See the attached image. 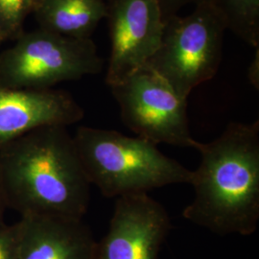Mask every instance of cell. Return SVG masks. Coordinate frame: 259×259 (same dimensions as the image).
Returning a JSON list of instances; mask_svg holds the SVG:
<instances>
[{"instance_id": "1", "label": "cell", "mask_w": 259, "mask_h": 259, "mask_svg": "<svg viewBox=\"0 0 259 259\" xmlns=\"http://www.w3.org/2000/svg\"><path fill=\"white\" fill-rule=\"evenodd\" d=\"M8 208L21 215L83 219L91 201L74 139L67 127L34 130L0 148Z\"/></svg>"}, {"instance_id": "2", "label": "cell", "mask_w": 259, "mask_h": 259, "mask_svg": "<svg viewBox=\"0 0 259 259\" xmlns=\"http://www.w3.org/2000/svg\"><path fill=\"white\" fill-rule=\"evenodd\" d=\"M195 196L184 218L210 232L249 236L259 222V121L231 122L208 143L198 142Z\"/></svg>"}, {"instance_id": "3", "label": "cell", "mask_w": 259, "mask_h": 259, "mask_svg": "<svg viewBox=\"0 0 259 259\" xmlns=\"http://www.w3.org/2000/svg\"><path fill=\"white\" fill-rule=\"evenodd\" d=\"M73 139L91 185L107 198L191 183V170L148 140L87 126L79 127Z\"/></svg>"}, {"instance_id": "4", "label": "cell", "mask_w": 259, "mask_h": 259, "mask_svg": "<svg viewBox=\"0 0 259 259\" xmlns=\"http://www.w3.org/2000/svg\"><path fill=\"white\" fill-rule=\"evenodd\" d=\"M226 31L224 19L209 2L197 4L189 15L167 19L160 46L146 65L187 99L218 72Z\"/></svg>"}, {"instance_id": "5", "label": "cell", "mask_w": 259, "mask_h": 259, "mask_svg": "<svg viewBox=\"0 0 259 259\" xmlns=\"http://www.w3.org/2000/svg\"><path fill=\"white\" fill-rule=\"evenodd\" d=\"M16 38L0 54V85L49 90L103 70L104 61L92 38L65 37L40 28Z\"/></svg>"}, {"instance_id": "6", "label": "cell", "mask_w": 259, "mask_h": 259, "mask_svg": "<svg viewBox=\"0 0 259 259\" xmlns=\"http://www.w3.org/2000/svg\"><path fill=\"white\" fill-rule=\"evenodd\" d=\"M120 109L124 125L154 144L196 148L191 136L187 99L181 97L148 65L109 87Z\"/></svg>"}, {"instance_id": "7", "label": "cell", "mask_w": 259, "mask_h": 259, "mask_svg": "<svg viewBox=\"0 0 259 259\" xmlns=\"http://www.w3.org/2000/svg\"><path fill=\"white\" fill-rule=\"evenodd\" d=\"M110 87L147 64L160 46L165 22L158 0H108Z\"/></svg>"}, {"instance_id": "8", "label": "cell", "mask_w": 259, "mask_h": 259, "mask_svg": "<svg viewBox=\"0 0 259 259\" xmlns=\"http://www.w3.org/2000/svg\"><path fill=\"white\" fill-rule=\"evenodd\" d=\"M171 229L165 207L147 193L118 197L96 259H158Z\"/></svg>"}, {"instance_id": "9", "label": "cell", "mask_w": 259, "mask_h": 259, "mask_svg": "<svg viewBox=\"0 0 259 259\" xmlns=\"http://www.w3.org/2000/svg\"><path fill=\"white\" fill-rule=\"evenodd\" d=\"M83 115V108L65 91L0 85V148L34 130L73 125Z\"/></svg>"}, {"instance_id": "10", "label": "cell", "mask_w": 259, "mask_h": 259, "mask_svg": "<svg viewBox=\"0 0 259 259\" xmlns=\"http://www.w3.org/2000/svg\"><path fill=\"white\" fill-rule=\"evenodd\" d=\"M17 259H96L97 241L83 219L21 216Z\"/></svg>"}, {"instance_id": "11", "label": "cell", "mask_w": 259, "mask_h": 259, "mask_svg": "<svg viewBox=\"0 0 259 259\" xmlns=\"http://www.w3.org/2000/svg\"><path fill=\"white\" fill-rule=\"evenodd\" d=\"M40 29L73 38H91L108 5L104 0H38L33 11Z\"/></svg>"}, {"instance_id": "12", "label": "cell", "mask_w": 259, "mask_h": 259, "mask_svg": "<svg viewBox=\"0 0 259 259\" xmlns=\"http://www.w3.org/2000/svg\"><path fill=\"white\" fill-rule=\"evenodd\" d=\"M231 30L248 46L259 47V0H207Z\"/></svg>"}, {"instance_id": "13", "label": "cell", "mask_w": 259, "mask_h": 259, "mask_svg": "<svg viewBox=\"0 0 259 259\" xmlns=\"http://www.w3.org/2000/svg\"><path fill=\"white\" fill-rule=\"evenodd\" d=\"M37 0H0V31L6 39L19 37Z\"/></svg>"}, {"instance_id": "14", "label": "cell", "mask_w": 259, "mask_h": 259, "mask_svg": "<svg viewBox=\"0 0 259 259\" xmlns=\"http://www.w3.org/2000/svg\"><path fill=\"white\" fill-rule=\"evenodd\" d=\"M19 227L18 223L0 228V259H17Z\"/></svg>"}, {"instance_id": "15", "label": "cell", "mask_w": 259, "mask_h": 259, "mask_svg": "<svg viewBox=\"0 0 259 259\" xmlns=\"http://www.w3.org/2000/svg\"><path fill=\"white\" fill-rule=\"evenodd\" d=\"M207 0H158L164 22L167 19L178 15V12L183 9L186 5L193 4L197 5Z\"/></svg>"}, {"instance_id": "16", "label": "cell", "mask_w": 259, "mask_h": 259, "mask_svg": "<svg viewBox=\"0 0 259 259\" xmlns=\"http://www.w3.org/2000/svg\"><path fill=\"white\" fill-rule=\"evenodd\" d=\"M259 47L255 48L256 53L248 68V79L254 89H259Z\"/></svg>"}, {"instance_id": "17", "label": "cell", "mask_w": 259, "mask_h": 259, "mask_svg": "<svg viewBox=\"0 0 259 259\" xmlns=\"http://www.w3.org/2000/svg\"><path fill=\"white\" fill-rule=\"evenodd\" d=\"M8 208L7 206V202H6V196H5V191H4V186L2 183V178L0 174V228L5 225L4 222V212Z\"/></svg>"}, {"instance_id": "18", "label": "cell", "mask_w": 259, "mask_h": 259, "mask_svg": "<svg viewBox=\"0 0 259 259\" xmlns=\"http://www.w3.org/2000/svg\"><path fill=\"white\" fill-rule=\"evenodd\" d=\"M4 40H6V37H5V36L2 34V32L0 31V45H1Z\"/></svg>"}, {"instance_id": "19", "label": "cell", "mask_w": 259, "mask_h": 259, "mask_svg": "<svg viewBox=\"0 0 259 259\" xmlns=\"http://www.w3.org/2000/svg\"><path fill=\"white\" fill-rule=\"evenodd\" d=\"M37 1H38V0H37ZM36 4H37V3H36Z\"/></svg>"}]
</instances>
